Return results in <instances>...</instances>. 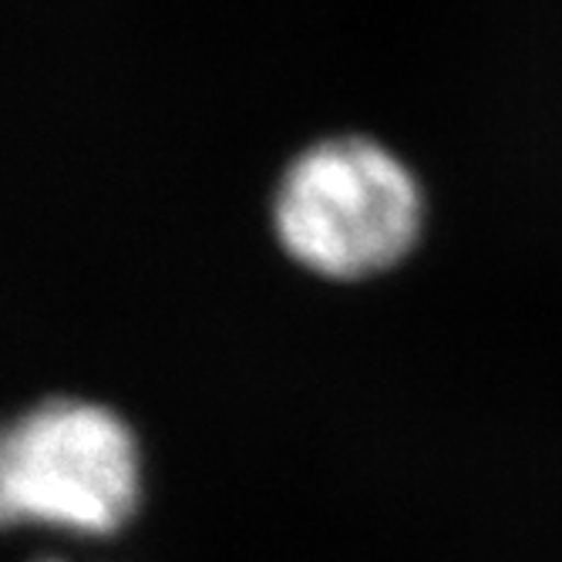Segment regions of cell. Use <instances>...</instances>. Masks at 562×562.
<instances>
[{"instance_id":"cell-2","label":"cell","mask_w":562,"mask_h":562,"mask_svg":"<svg viewBox=\"0 0 562 562\" xmlns=\"http://www.w3.org/2000/svg\"><path fill=\"white\" fill-rule=\"evenodd\" d=\"M277 236L327 280H364L397 267L422 239L418 179L368 138H330L290 166L277 192Z\"/></svg>"},{"instance_id":"cell-1","label":"cell","mask_w":562,"mask_h":562,"mask_svg":"<svg viewBox=\"0 0 562 562\" xmlns=\"http://www.w3.org/2000/svg\"><path fill=\"white\" fill-rule=\"evenodd\" d=\"M142 505V448L112 407L50 397L0 422V529L115 536Z\"/></svg>"},{"instance_id":"cell-3","label":"cell","mask_w":562,"mask_h":562,"mask_svg":"<svg viewBox=\"0 0 562 562\" xmlns=\"http://www.w3.org/2000/svg\"><path fill=\"white\" fill-rule=\"evenodd\" d=\"M41 562H61V559H41Z\"/></svg>"}]
</instances>
